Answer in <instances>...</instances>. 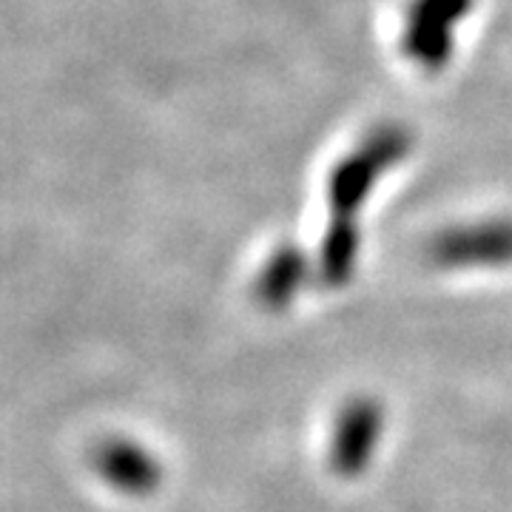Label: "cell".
Returning <instances> with one entry per match:
<instances>
[{"mask_svg": "<svg viewBox=\"0 0 512 512\" xmlns=\"http://www.w3.org/2000/svg\"><path fill=\"white\" fill-rule=\"evenodd\" d=\"M407 134L396 126L370 131L359 146L333 165L328 177L330 222L322 239L316 268L330 288L348 285L359 262V228L356 217L370 200L376 185L407 154Z\"/></svg>", "mask_w": 512, "mask_h": 512, "instance_id": "cell-1", "label": "cell"}, {"mask_svg": "<svg viewBox=\"0 0 512 512\" xmlns=\"http://www.w3.org/2000/svg\"><path fill=\"white\" fill-rule=\"evenodd\" d=\"M476 0H410L402 18V52L424 72L444 69L461 23L470 18Z\"/></svg>", "mask_w": 512, "mask_h": 512, "instance_id": "cell-2", "label": "cell"}, {"mask_svg": "<svg viewBox=\"0 0 512 512\" xmlns=\"http://www.w3.org/2000/svg\"><path fill=\"white\" fill-rule=\"evenodd\" d=\"M430 256L439 268H507L512 265V220L490 217L456 225L433 239Z\"/></svg>", "mask_w": 512, "mask_h": 512, "instance_id": "cell-3", "label": "cell"}, {"mask_svg": "<svg viewBox=\"0 0 512 512\" xmlns=\"http://www.w3.org/2000/svg\"><path fill=\"white\" fill-rule=\"evenodd\" d=\"M384 407L370 396L350 399L333 421L330 467L342 478H356L370 467L382 441Z\"/></svg>", "mask_w": 512, "mask_h": 512, "instance_id": "cell-4", "label": "cell"}, {"mask_svg": "<svg viewBox=\"0 0 512 512\" xmlns=\"http://www.w3.org/2000/svg\"><path fill=\"white\" fill-rule=\"evenodd\" d=\"M97 476L123 495L154 493L163 481V464L134 439H106L92 456Z\"/></svg>", "mask_w": 512, "mask_h": 512, "instance_id": "cell-5", "label": "cell"}, {"mask_svg": "<svg viewBox=\"0 0 512 512\" xmlns=\"http://www.w3.org/2000/svg\"><path fill=\"white\" fill-rule=\"evenodd\" d=\"M311 276V262L296 245H279L256 276V299L268 311H285Z\"/></svg>", "mask_w": 512, "mask_h": 512, "instance_id": "cell-6", "label": "cell"}]
</instances>
